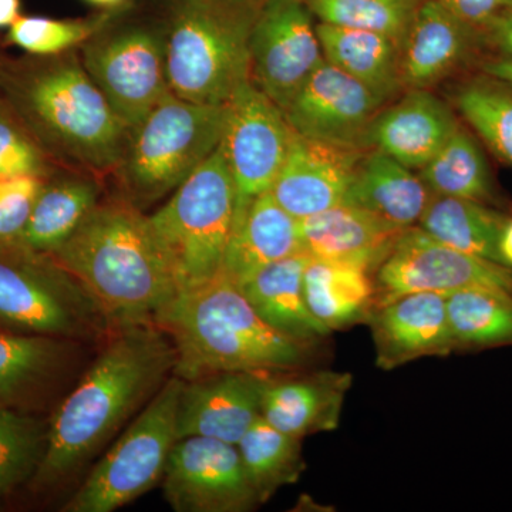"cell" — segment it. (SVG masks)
<instances>
[{"label": "cell", "instance_id": "obj_1", "mask_svg": "<svg viewBox=\"0 0 512 512\" xmlns=\"http://www.w3.org/2000/svg\"><path fill=\"white\" fill-rule=\"evenodd\" d=\"M177 353L156 323L114 329L53 414L33 483L52 487L82 470L141 404L174 375Z\"/></svg>", "mask_w": 512, "mask_h": 512}, {"label": "cell", "instance_id": "obj_2", "mask_svg": "<svg viewBox=\"0 0 512 512\" xmlns=\"http://www.w3.org/2000/svg\"><path fill=\"white\" fill-rule=\"evenodd\" d=\"M0 99L47 157L82 171L113 174L130 130L111 109L76 52L0 55Z\"/></svg>", "mask_w": 512, "mask_h": 512}, {"label": "cell", "instance_id": "obj_3", "mask_svg": "<svg viewBox=\"0 0 512 512\" xmlns=\"http://www.w3.org/2000/svg\"><path fill=\"white\" fill-rule=\"evenodd\" d=\"M50 256L86 286L113 329L156 323L178 293L147 215L124 197L100 201Z\"/></svg>", "mask_w": 512, "mask_h": 512}, {"label": "cell", "instance_id": "obj_4", "mask_svg": "<svg viewBox=\"0 0 512 512\" xmlns=\"http://www.w3.org/2000/svg\"><path fill=\"white\" fill-rule=\"evenodd\" d=\"M156 325L173 342L174 375L184 382L222 372L272 376L309 359L311 345L269 326L241 289L221 275L178 292L158 313Z\"/></svg>", "mask_w": 512, "mask_h": 512}, {"label": "cell", "instance_id": "obj_5", "mask_svg": "<svg viewBox=\"0 0 512 512\" xmlns=\"http://www.w3.org/2000/svg\"><path fill=\"white\" fill-rule=\"evenodd\" d=\"M259 0H167L165 70L171 93L227 104L249 80V35Z\"/></svg>", "mask_w": 512, "mask_h": 512}, {"label": "cell", "instance_id": "obj_6", "mask_svg": "<svg viewBox=\"0 0 512 512\" xmlns=\"http://www.w3.org/2000/svg\"><path fill=\"white\" fill-rule=\"evenodd\" d=\"M227 104H200L168 94L130 130L114 175L137 208L173 194L217 151L227 126Z\"/></svg>", "mask_w": 512, "mask_h": 512}, {"label": "cell", "instance_id": "obj_7", "mask_svg": "<svg viewBox=\"0 0 512 512\" xmlns=\"http://www.w3.org/2000/svg\"><path fill=\"white\" fill-rule=\"evenodd\" d=\"M237 211V190L222 146L148 215L178 292L221 274Z\"/></svg>", "mask_w": 512, "mask_h": 512}, {"label": "cell", "instance_id": "obj_8", "mask_svg": "<svg viewBox=\"0 0 512 512\" xmlns=\"http://www.w3.org/2000/svg\"><path fill=\"white\" fill-rule=\"evenodd\" d=\"M0 326L66 340H104L114 330L79 279L15 241L0 244Z\"/></svg>", "mask_w": 512, "mask_h": 512}, {"label": "cell", "instance_id": "obj_9", "mask_svg": "<svg viewBox=\"0 0 512 512\" xmlns=\"http://www.w3.org/2000/svg\"><path fill=\"white\" fill-rule=\"evenodd\" d=\"M184 380L171 376L123 436L93 467L64 512H113L163 480L177 443V414Z\"/></svg>", "mask_w": 512, "mask_h": 512}, {"label": "cell", "instance_id": "obj_10", "mask_svg": "<svg viewBox=\"0 0 512 512\" xmlns=\"http://www.w3.org/2000/svg\"><path fill=\"white\" fill-rule=\"evenodd\" d=\"M80 59L128 130L171 93L164 30L146 25L101 30L80 47Z\"/></svg>", "mask_w": 512, "mask_h": 512}, {"label": "cell", "instance_id": "obj_11", "mask_svg": "<svg viewBox=\"0 0 512 512\" xmlns=\"http://www.w3.org/2000/svg\"><path fill=\"white\" fill-rule=\"evenodd\" d=\"M375 308L413 292L440 295L464 289H490L512 295V268L441 244L420 227L400 235L376 269Z\"/></svg>", "mask_w": 512, "mask_h": 512}, {"label": "cell", "instance_id": "obj_12", "mask_svg": "<svg viewBox=\"0 0 512 512\" xmlns=\"http://www.w3.org/2000/svg\"><path fill=\"white\" fill-rule=\"evenodd\" d=\"M323 62L305 0H264L249 35V80L285 111Z\"/></svg>", "mask_w": 512, "mask_h": 512}, {"label": "cell", "instance_id": "obj_13", "mask_svg": "<svg viewBox=\"0 0 512 512\" xmlns=\"http://www.w3.org/2000/svg\"><path fill=\"white\" fill-rule=\"evenodd\" d=\"M227 110L221 146L237 190L238 215L271 190L288 156L293 130L284 111L251 80L239 87Z\"/></svg>", "mask_w": 512, "mask_h": 512}, {"label": "cell", "instance_id": "obj_14", "mask_svg": "<svg viewBox=\"0 0 512 512\" xmlns=\"http://www.w3.org/2000/svg\"><path fill=\"white\" fill-rule=\"evenodd\" d=\"M163 487L165 500L177 512H247L261 505L237 444L210 437L177 440Z\"/></svg>", "mask_w": 512, "mask_h": 512}, {"label": "cell", "instance_id": "obj_15", "mask_svg": "<svg viewBox=\"0 0 512 512\" xmlns=\"http://www.w3.org/2000/svg\"><path fill=\"white\" fill-rule=\"evenodd\" d=\"M387 104L325 60L293 97L284 116L299 136L367 150L373 121Z\"/></svg>", "mask_w": 512, "mask_h": 512}, {"label": "cell", "instance_id": "obj_16", "mask_svg": "<svg viewBox=\"0 0 512 512\" xmlns=\"http://www.w3.org/2000/svg\"><path fill=\"white\" fill-rule=\"evenodd\" d=\"M367 150L311 140L293 131L288 156L269 192L298 221L329 210L342 204Z\"/></svg>", "mask_w": 512, "mask_h": 512}, {"label": "cell", "instance_id": "obj_17", "mask_svg": "<svg viewBox=\"0 0 512 512\" xmlns=\"http://www.w3.org/2000/svg\"><path fill=\"white\" fill-rule=\"evenodd\" d=\"M268 377L222 372L185 382L178 404V440L202 436L238 444L261 417L262 392Z\"/></svg>", "mask_w": 512, "mask_h": 512}, {"label": "cell", "instance_id": "obj_18", "mask_svg": "<svg viewBox=\"0 0 512 512\" xmlns=\"http://www.w3.org/2000/svg\"><path fill=\"white\" fill-rule=\"evenodd\" d=\"M367 325L372 329L376 365L393 370L421 357L456 352L448 323L447 296L413 292L375 308Z\"/></svg>", "mask_w": 512, "mask_h": 512}, {"label": "cell", "instance_id": "obj_19", "mask_svg": "<svg viewBox=\"0 0 512 512\" xmlns=\"http://www.w3.org/2000/svg\"><path fill=\"white\" fill-rule=\"evenodd\" d=\"M460 127L453 109L424 89H409L373 121L367 146L421 170Z\"/></svg>", "mask_w": 512, "mask_h": 512}, {"label": "cell", "instance_id": "obj_20", "mask_svg": "<svg viewBox=\"0 0 512 512\" xmlns=\"http://www.w3.org/2000/svg\"><path fill=\"white\" fill-rule=\"evenodd\" d=\"M485 35L448 12L437 0H426L402 45L404 89L431 90L464 66Z\"/></svg>", "mask_w": 512, "mask_h": 512}, {"label": "cell", "instance_id": "obj_21", "mask_svg": "<svg viewBox=\"0 0 512 512\" xmlns=\"http://www.w3.org/2000/svg\"><path fill=\"white\" fill-rule=\"evenodd\" d=\"M352 383L349 373L330 370L281 379L269 376L262 392L261 417L295 439L335 430Z\"/></svg>", "mask_w": 512, "mask_h": 512}, {"label": "cell", "instance_id": "obj_22", "mask_svg": "<svg viewBox=\"0 0 512 512\" xmlns=\"http://www.w3.org/2000/svg\"><path fill=\"white\" fill-rule=\"evenodd\" d=\"M299 222L303 248L313 258L357 265L372 275L407 229L343 202Z\"/></svg>", "mask_w": 512, "mask_h": 512}, {"label": "cell", "instance_id": "obj_23", "mask_svg": "<svg viewBox=\"0 0 512 512\" xmlns=\"http://www.w3.org/2000/svg\"><path fill=\"white\" fill-rule=\"evenodd\" d=\"M299 252H306L301 222L264 192L235 215L220 275L239 286L264 266Z\"/></svg>", "mask_w": 512, "mask_h": 512}, {"label": "cell", "instance_id": "obj_24", "mask_svg": "<svg viewBox=\"0 0 512 512\" xmlns=\"http://www.w3.org/2000/svg\"><path fill=\"white\" fill-rule=\"evenodd\" d=\"M433 192L412 168L379 148H369L357 164L343 204L370 212L400 228L416 227Z\"/></svg>", "mask_w": 512, "mask_h": 512}, {"label": "cell", "instance_id": "obj_25", "mask_svg": "<svg viewBox=\"0 0 512 512\" xmlns=\"http://www.w3.org/2000/svg\"><path fill=\"white\" fill-rule=\"evenodd\" d=\"M309 259L308 252L286 256L259 269L238 288L269 326L288 338L313 345L332 332L306 305L303 271Z\"/></svg>", "mask_w": 512, "mask_h": 512}, {"label": "cell", "instance_id": "obj_26", "mask_svg": "<svg viewBox=\"0 0 512 512\" xmlns=\"http://www.w3.org/2000/svg\"><path fill=\"white\" fill-rule=\"evenodd\" d=\"M316 30L326 62L365 84L386 103L406 92L402 45L392 37L320 22Z\"/></svg>", "mask_w": 512, "mask_h": 512}, {"label": "cell", "instance_id": "obj_27", "mask_svg": "<svg viewBox=\"0 0 512 512\" xmlns=\"http://www.w3.org/2000/svg\"><path fill=\"white\" fill-rule=\"evenodd\" d=\"M303 295L309 311L332 330L367 323L375 311V279L360 266L309 259L303 271Z\"/></svg>", "mask_w": 512, "mask_h": 512}, {"label": "cell", "instance_id": "obj_28", "mask_svg": "<svg viewBox=\"0 0 512 512\" xmlns=\"http://www.w3.org/2000/svg\"><path fill=\"white\" fill-rule=\"evenodd\" d=\"M100 194L96 175H50L15 242L42 254H52L72 237L84 218L99 204Z\"/></svg>", "mask_w": 512, "mask_h": 512}, {"label": "cell", "instance_id": "obj_29", "mask_svg": "<svg viewBox=\"0 0 512 512\" xmlns=\"http://www.w3.org/2000/svg\"><path fill=\"white\" fill-rule=\"evenodd\" d=\"M510 220L483 202L433 194L417 227L447 247L503 264L500 239Z\"/></svg>", "mask_w": 512, "mask_h": 512}, {"label": "cell", "instance_id": "obj_30", "mask_svg": "<svg viewBox=\"0 0 512 512\" xmlns=\"http://www.w3.org/2000/svg\"><path fill=\"white\" fill-rule=\"evenodd\" d=\"M66 339L0 332V407L18 406L49 382L63 365Z\"/></svg>", "mask_w": 512, "mask_h": 512}, {"label": "cell", "instance_id": "obj_31", "mask_svg": "<svg viewBox=\"0 0 512 512\" xmlns=\"http://www.w3.org/2000/svg\"><path fill=\"white\" fill-rule=\"evenodd\" d=\"M420 178L433 194L497 204L487 158L476 138L461 126L421 168Z\"/></svg>", "mask_w": 512, "mask_h": 512}, {"label": "cell", "instance_id": "obj_32", "mask_svg": "<svg viewBox=\"0 0 512 512\" xmlns=\"http://www.w3.org/2000/svg\"><path fill=\"white\" fill-rule=\"evenodd\" d=\"M454 350L512 346V295L490 289H464L447 295Z\"/></svg>", "mask_w": 512, "mask_h": 512}, {"label": "cell", "instance_id": "obj_33", "mask_svg": "<svg viewBox=\"0 0 512 512\" xmlns=\"http://www.w3.org/2000/svg\"><path fill=\"white\" fill-rule=\"evenodd\" d=\"M259 504L284 485L295 484L305 471L301 439L288 436L258 417L237 444Z\"/></svg>", "mask_w": 512, "mask_h": 512}, {"label": "cell", "instance_id": "obj_34", "mask_svg": "<svg viewBox=\"0 0 512 512\" xmlns=\"http://www.w3.org/2000/svg\"><path fill=\"white\" fill-rule=\"evenodd\" d=\"M453 100L495 156L512 165V86L483 73L461 83Z\"/></svg>", "mask_w": 512, "mask_h": 512}, {"label": "cell", "instance_id": "obj_35", "mask_svg": "<svg viewBox=\"0 0 512 512\" xmlns=\"http://www.w3.org/2000/svg\"><path fill=\"white\" fill-rule=\"evenodd\" d=\"M426 0H305L316 22L382 33L403 45Z\"/></svg>", "mask_w": 512, "mask_h": 512}, {"label": "cell", "instance_id": "obj_36", "mask_svg": "<svg viewBox=\"0 0 512 512\" xmlns=\"http://www.w3.org/2000/svg\"><path fill=\"white\" fill-rule=\"evenodd\" d=\"M47 430L35 417L0 407V497L35 478L45 458Z\"/></svg>", "mask_w": 512, "mask_h": 512}, {"label": "cell", "instance_id": "obj_37", "mask_svg": "<svg viewBox=\"0 0 512 512\" xmlns=\"http://www.w3.org/2000/svg\"><path fill=\"white\" fill-rule=\"evenodd\" d=\"M114 10L84 19L20 16L9 28L8 42L30 56H57L73 52L110 25Z\"/></svg>", "mask_w": 512, "mask_h": 512}, {"label": "cell", "instance_id": "obj_38", "mask_svg": "<svg viewBox=\"0 0 512 512\" xmlns=\"http://www.w3.org/2000/svg\"><path fill=\"white\" fill-rule=\"evenodd\" d=\"M52 175V160L0 99V178Z\"/></svg>", "mask_w": 512, "mask_h": 512}, {"label": "cell", "instance_id": "obj_39", "mask_svg": "<svg viewBox=\"0 0 512 512\" xmlns=\"http://www.w3.org/2000/svg\"><path fill=\"white\" fill-rule=\"evenodd\" d=\"M45 181L35 175L0 178V244L20 237Z\"/></svg>", "mask_w": 512, "mask_h": 512}, {"label": "cell", "instance_id": "obj_40", "mask_svg": "<svg viewBox=\"0 0 512 512\" xmlns=\"http://www.w3.org/2000/svg\"><path fill=\"white\" fill-rule=\"evenodd\" d=\"M448 12L484 33V29L505 12L512 10V0H437Z\"/></svg>", "mask_w": 512, "mask_h": 512}, {"label": "cell", "instance_id": "obj_41", "mask_svg": "<svg viewBox=\"0 0 512 512\" xmlns=\"http://www.w3.org/2000/svg\"><path fill=\"white\" fill-rule=\"evenodd\" d=\"M485 39L500 47L507 57H512V10L494 19L484 29Z\"/></svg>", "mask_w": 512, "mask_h": 512}, {"label": "cell", "instance_id": "obj_42", "mask_svg": "<svg viewBox=\"0 0 512 512\" xmlns=\"http://www.w3.org/2000/svg\"><path fill=\"white\" fill-rule=\"evenodd\" d=\"M483 73L512 86V57L490 60L483 64Z\"/></svg>", "mask_w": 512, "mask_h": 512}, {"label": "cell", "instance_id": "obj_43", "mask_svg": "<svg viewBox=\"0 0 512 512\" xmlns=\"http://www.w3.org/2000/svg\"><path fill=\"white\" fill-rule=\"evenodd\" d=\"M20 0H0V29L10 28L22 16Z\"/></svg>", "mask_w": 512, "mask_h": 512}, {"label": "cell", "instance_id": "obj_44", "mask_svg": "<svg viewBox=\"0 0 512 512\" xmlns=\"http://www.w3.org/2000/svg\"><path fill=\"white\" fill-rule=\"evenodd\" d=\"M500 255L503 264L512 268V218L505 225L503 235L500 239Z\"/></svg>", "mask_w": 512, "mask_h": 512}, {"label": "cell", "instance_id": "obj_45", "mask_svg": "<svg viewBox=\"0 0 512 512\" xmlns=\"http://www.w3.org/2000/svg\"><path fill=\"white\" fill-rule=\"evenodd\" d=\"M84 2L89 3V5L94 6V8H99L103 10H116L121 8L124 3H127L128 0H84Z\"/></svg>", "mask_w": 512, "mask_h": 512}, {"label": "cell", "instance_id": "obj_46", "mask_svg": "<svg viewBox=\"0 0 512 512\" xmlns=\"http://www.w3.org/2000/svg\"><path fill=\"white\" fill-rule=\"evenodd\" d=\"M259 2H264V0H259Z\"/></svg>", "mask_w": 512, "mask_h": 512}]
</instances>
